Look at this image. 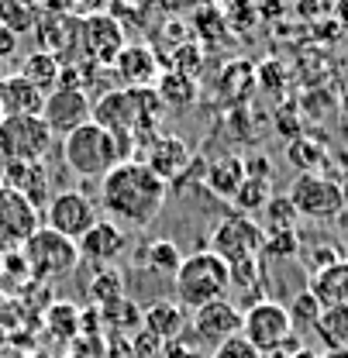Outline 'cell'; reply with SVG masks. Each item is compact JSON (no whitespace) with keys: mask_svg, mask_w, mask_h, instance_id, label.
<instances>
[{"mask_svg":"<svg viewBox=\"0 0 348 358\" xmlns=\"http://www.w3.org/2000/svg\"><path fill=\"white\" fill-rule=\"evenodd\" d=\"M286 313H290V327H293V334H310V331L317 327V320H321L324 307L317 303V296H314L310 289H300V293L286 303Z\"/></svg>","mask_w":348,"mask_h":358,"instance_id":"obj_29","label":"cell"},{"mask_svg":"<svg viewBox=\"0 0 348 358\" xmlns=\"http://www.w3.org/2000/svg\"><path fill=\"white\" fill-rule=\"evenodd\" d=\"M42 52L62 66H83V17L80 14H45L35 24Z\"/></svg>","mask_w":348,"mask_h":358,"instance_id":"obj_12","label":"cell"},{"mask_svg":"<svg viewBox=\"0 0 348 358\" xmlns=\"http://www.w3.org/2000/svg\"><path fill=\"white\" fill-rule=\"evenodd\" d=\"M342 255H338V248L335 245H314V248H307L304 252V266L307 272L314 275V272H321V268H328V266H335Z\"/></svg>","mask_w":348,"mask_h":358,"instance_id":"obj_39","label":"cell"},{"mask_svg":"<svg viewBox=\"0 0 348 358\" xmlns=\"http://www.w3.org/2000/svg\"><path fill=\"white\" fill-rule=\"evenodd\" d=\"M97 221H100L97 217V207H93V200H90L83 189H59L48 200V207L42 210L45 227L55 231V234H62V238H69V241H80Z\"/></svg>","mask_w":348,"mask_h":358,"instance_id":"obj_10","label":"cell"},{"mask_svg":"<svg viewBox=\"0 0 348 358\" xmlns=\"http://www.w3.org/2000/svg\"><path fill=\"white\" fill-rule=\"evenodd\" d=\"M242 338H245L259 355L279 352V348L286 345V338H293L286 303H279V300H262V303H252L249 310H242Z\"/></svg>","mask_w":348,"mask_h":358,"instance_id":"obj_8","label":"cell"},{"mask_svg":"<svg viewBox=\"0 0 348 358\" xmlns=\"http://www.w3.org/2000/svg\"><path fill=\"white\" fill-rule=\"evenodd\" d=\"M262 241H265V231L252 217L231 214V217H221L214 224L207 252H214L228 266H238V262H249V259H262Z\"/></svg>","mask_w":348,"mask_h":358,"instance_id":"obj_7","label":"cell"},{"mask_svg":"<svg viewBox=\"0 0 348 358\" xmlns=\"http://www.w3.org/2000/svg\"><path fill=\"white\" fill-rule=\"evenodd\" d=\"M114 7V0H76V14L90 17V14H107Z\"/></svg>","mask_w":348,"mask_h":358,"instance_id":"obj_43","label":"cell"},{"mask_svg":"<svg viewBox=\"0 0 348 358\" xmlns=\"http://www.w3.org/2000/svg\"><path fill=\"white\" fill-rule=\"evenodd\" d=\"M169 200V182L155 176L145 162L125 159L100 179V207L114 224L148 227Z\"/></svg>","mask_w":348,"mask_h":358,"instance_id":"obj_1","label":"cell"},{"mask_svg":"<svg viewBox=\"0 0 348 358\" xmlns=\"http://www.w3.org/2000/svg\"><path fill=\"white\" fill-rule=\"evenodd\" d=\"M4 186L18 189L21 196H28L39 210L48 207V200L55 196L52 189V176L45 169V162H4Z\"/></svg>","mask_w":348,"mask_h":358,"instance_id":"obj_18","label":"cell"},{"mask_svg":"<svg viewBox=\"0 0 348 358\" xmlns=\"http://www.w3.org/2000/svg\"><path fill=\"white\" fill-rule=\"evenodd\" d=\"M21 255H25V262H28V272L39 275V279H62V275H69L73 268L80 266V248H76V241H69V238L48 231L45 224L25 241Z\"/></svg>","mask_w":348,"mask_h":358,"instance_id":"obj_5","label":"cell"},{"mask_svg":"<svg viewBox=\"0 0 348 358\" xmlns=\"http://www.w3.org/2000/svg\"><path fill=\"white\" fill-rule=\"evenodd\" d=\"M45 93L32 87L21 73H4L0 76V110L4 117H28V114H42Z\"/></svg>","mask_w":348,"mask_h":358,"instance_id":"obj_20","label":"cell"},{"mask_svg":"<svg viewBox=\"0 0 348 358\" xmlns=\"http://www.w3.org/2000/svg\"><path fill=\"white\" fill-rule=\"evenodd\" d=\"M169 69L190 76V80H200V69H204V52H200V45H193V42L176 45L173 52H169Z\"/></svg>","mask_w":348,"mask_h":358,"instance_id":"obj_35","label":"cell"},{"mask_svg":"<svg viewBox=\"0 0 348 358\" xmlns=\"http://www.w3.org/2000/svg\"><path fill=\"white\" fill-rule=\"evenodd\" d=\"M186 310L176 303V300H155V303H148L145 310H141V327L148 331V334H155L162 345H169V341H179L183 334H186Z\"/></svg>","mask_w":348,"mask_h":358,"instance_id":"obj_21","label":"cell"},{"mask_svg":"<svg viewBox=\"0 0 348 358\" xmlns=\"http://www.w3.org/2000/svg\"><path fill=\"white\" fill-rule=\"evenodd\" d=\"M128 341H131V358H162V352H166V345L155 334H148L145 327L134 331Z\"/></svg>","mask_w":348,"mask_h":358,"instance_id":"obj_38","label":"cell"},{"mask_svg":"<svg viewBox=\"0 0 348 358\" xmlns=\"http://www.w3.org/2000/svg\"><path fill=\"white\" fill-rule=\"evenodd\" d=\"M128 245L125 227L114 221H97L87 234L76 241L80 248V262H93V266H111Z\"/></svg>","mask_w":348,"mask_h":358,"instance_id":"obj_19","label":"cell"},{"mask_svg":"<svg viewBox=\"0 0 348 358\" xmlns=\"http://www.w3.org/2000/svg\"><path fill=\"white\" fill-rule=\"evenodd\" d=\"M100 310H104V320H107V324H114L118 334L141 331V307L131 303L128 296H121V300H114V303H107V307H100Z\"/></svg>","mask_w":348,"mask_h":358,"instance_id":"obj_33","label":"cell"},{"mask_svg":"<svg viewBox=\"0 0 348 358\" xmlns=\"http://www.w3.org/2000/svg\"><path fill=\"white\" fill-rule=\"evenodd\" d=\"M307 289L317 296V303L328 310V307H348V262L338 259L335 266L321 268L310 275Z\"/></svg>","mask_w":348,"mask_h":358,"instance_id":"obj_22","label":"cell"},{"mask_svg":"<svg viewBox=\"0 0 348 358\" xmlns=\"http://www.w3.org/2000/svg\"><path fill=\"white\" fill-rule=\"evenodd\" d=\"M249 90H256V66H252V62L238 59V62L224 66V73H221V93H224V96L245 100Z\"/></svg>","mask_w":348,"mask_h":358,"instance_id":"obj_30","label":"cell"},{"mask_svg":"<svg viewBox=\"0 0 348 358\" xmlns=\"http://www.w3.org/2000/svg\"><path fill=\"white\" fill-rule=\"evenodd\" d=\"M14 52H18V35H14L11 28L0 24V62H7Z\"/></svg>","mask_w":348,"mask_h":358,"instance_id":"obj_44","label":"cell"},{"mask_svg":"<svg viewBox=\"0 0 348 358\" xmlns=\"http://www.w3.org/2000/svg\"><path fill=\"white\" fill-rule=\"evenodd\" d=\"M90 300L97 303V307H107V303H114V300H121L125 296V275L118 272V268L104 266L97 275H93V282H90Z\"/></svg>","mask_w":348,"mask_h":358,"instance_id":"obj_31","label":"cell"},{"mask_svg":"<svg viewBox=\"0 0 348 358\" xmlns=\"http://www.w3.org/2000/svg\"><path fill=\"white\" fill-rule=\"evenodd\" d=\"M0 76H4V62H0Z\"/></svg>","mask_w":348,"mask_h":358,"instance_id":"obj_52","label":"cell"},{"mask_svg":"<svg viewBox=\"0 0 348 358\" xmlns=\"http://www.w3.org/2000/svg\"><path fill=\"white\" fill-rule=\"evenodd\" d=\"M338 186H342V203H345V214H348V176L342 179V182H338Z\"/></svg>","mask_w":348,"mask_h":358,"instance_id":"obj_48","label":"cell"},{"mask_svg":"<svg viewBox=\"0 0 348 358\" xmlns=\"http://www.w3.org/2000/svg\"><path fill=\"white\" fill-rule=\"evenodd\" d=\"M342 124H345V131H348V90L342 93Z\"/></svg>","mask_w":348,"mask_h":358,"instance_id":"obj_46","label":"cell"},{"mask_svg":"<svg viewBox=\"0 0 348 358\" xmlns=\"http://www.w3.org/2000/svg\"><path fill=\"white\" fill-rule=\"evenodd\" d=\"M211 358H262L242 334H235V338H228L224 345H218L214 352H211Z\"/></svg>","mask_w":348,"mask_h":358,"instance_id":"obj_40","label":"cell"},{"mask_svg":"<svg viewBox=\"0 0 348 358\" xmlns=\"http://www.w3.org/2000/svg\"><path fill=\"white\" fill-rule=\"evenodd\" d=\"M324 358H348V352H328Z\"/></svg>","mask_w":348,"mask_h":358,"instance_id":"obj_50","label":"cell"},{"mask_svg":"<svg viewBox=\"0 0 348 358\" xmlns=\"http://www.w3.org/2000/svg\"><path fill=\"white\" fill-rule=\"evenodd\" d=\"M114 73L128 90H152L162 76V66H159L155 48H148L141 42H128L121 48L118 62H114Z\"/></svg>","mask_w":348,"mask_h":358,"instance_id":"obj_17","label":"cell"},{"mask_svg":"<svg viewBox=\"0 0 348 358\" xmlns=\"http://www.w3.org/2000/svg\"><path fill=\"white\" fill-rule=\"evenodd\" d=\"M138 114H141V100H138V90H107L100 100H93V124H100L104 131H111L121 148H125V159H131V134L138 128Z\"/></svg>","mask_w":348,"mask_h":358,"instance_id":"obj_11","label":"cell"},{"mask_svg":"<svg viewBox=\"0 0 348 358\" xmlns=\"http://www.w3.org/2000/svg\"><path fill=\"white\" fill-rule=\"evenodd\" d=\"M162 358H200V352H197V345H190L186 334H183L179 341H169V345H166Z\"/></svg>","mask_w":348,"mask_h":358,"instance_id":"obj_41","label":"cell"},{"mask_svg":"<svg viewBox=\"0 0 348 358\" xmlns=\"http://www.w3.org/2000/svg\"><path fill=\"white\" fill-rule=\"evenodd\" d=\"M245 179H249L245 159H238V155H224L214 166H207V173H204L207 189H211L214 196H221V200H235V193L242 189Z\"/></svg>","mask_w":348,"mask_h":358,"instance_id":"obj_23","label":"cell"},{"mask_svg":"<svg viewBox=\"0 0 348 358\" xmlns=\"http://www.w3.org/2000/svg\"><path fill=\"white\" fill-rule=\"evenodd\" d=\"M269 196H272V182H265V179H245L231 203L249 217V214H256V210H262L269 203Z\"/></svg>","mask_w":348,"mask_h":358,"instance_id":"obj_34","label":"cell"},{"mask_svg":"<svg viewBox=\"0 0 348 358\" xmlns=\"http://www.w3.org/2000/svg\"><path fill=\"white\" fill-rule=\"evenodd\" d=\"M173 289H176V303L183 310H200L207 303L228 300L231 293V268L228 262H221L214 252H193L183 259V266L176 268L173 275Z\"/></svg>","mask_w":348,"mask_h":358,"instance_id":"obj_2","label":"cell"},{"mask_svg":"<svg viewBox=\"0 0 348 358\" xmlns=\"http://www.w3.org/2000/svg\"><path fill=\"white\" fill-rule=\"evenodd\" d=\"M42 121L52 128V134L66 138L73 134L76 128H83L93 121V100H90L87 90H52L45 96V107H42Z\"/></svg>","mask_w":348,"mask_h":358,"instance_id":"obj_15","label":"cell"},{"mask_svg":"<svg viewBox=\"0 0 348 358\" xmlns=\"http://www.w3.org/2000/svg\"><path fill=\"white\" fill-rule=\"evenodd\" d=\"M52 148H55V134L42 121V114L0 121V159L4 162H45Z\"/></svg>","mask_w":348,"mask_h":358,"instance_id":"obj_4","label":"cell"},{"mask_svg":"<svg viewBox=\"0 0 348 358\" xmlns=\"http://www.w3.org/2000/svg\"><path fill=\"white\" fill-rule=\"evenodd\" d=\"M297 221H300V214H297V207L290 203V196H286V193H272L269 203L262 207L259 227L265 234H279V231H297Z\"/></svg>","mask_w":348,"mask_h":358,"instance_id":"obj_28","label":"cell"},{"mask_svg":"<svg viewBox=\"0 0 348 358\" xmlns=\"http://www.w3.org/2000/svg\"><path fill=\"white\" fill-rule=\"evenodd\" d=\"M0 121H4V110H0Z\"/></svg>","mask_w":348,"mask_h":358,"instance_id":"obj_53","label":"cell"},{"mask_svg":"<svg viewBox=\"0 0 348 358\" xmlns=\"http://www.w3.org/2000/svg\"><path fill=\"white\" fill-rule=\"evenodd\" d=\"M152 90L159 93V100H162L166 110H186L197 100V80H190L183 73H173V69H166Z\"/></svg>","mask_w":348,"mask_h":358,"instance_id":"obj_26","label":"cell"},{"mask_svg":"<svg viewBox=\"0 0 348 358\" xmlns=\"http://www.w3.org/2000/svg\"><path fill=\"white\" fill-rule=\"evenodd\" d=\"M314 334L324 341L328 352H348V307H328L321 313Z\"/></svg>","mask_w":348,"mask_h":358,"instance_id":"obj_27","label":"cell"},{"mask_svg":"<svg viewBox=\"0 0 348 358\" xmlns=\"http://www.w3.org/2000/svg\"><path fill=\"white\" fill-rule=\"evenodd\" d=\"M128 45L125 24L107 10V14H90L83 17V59L97 69H114L121 48Z\"/></svg>","mask_w":348,"mask_h":358,"instance_id":"obj_14","label":"cell"},{"mask_svg":"<svg viewBox=\"0 0 348 358\" xmlns=\"http://www.w3.org/2000/svg\"><path fill=\"white\" fill-rule=\"evenodd\" d=\"M0 24L11 28L14 35L35 31V24H39V7H35L32 0H4V7H0Z\"/></svg>","mask_w":348,"mask_h":358,"instance_id":"obj_32","label":"cell"},{"mask_svg":"<svg viewBox=\"0 0 348 358\" xmlns=\"http://www.w3.org/2000/svg\"><path fill=\"white\" fill-rule=\"evenodd\" d=\"M262 358H290L286 352H269V355H262Z\"/></svg>","mask_w":348,"mask_h":358,"instance_id":"obj_49","label":"cell"},{"mask_svg":"<svg viewBox=\"0 0 348 358\" xmlns=\"http://www.w3.org/2000/svg\"><path fill=\"white\" fill-rule=\"evenodd\" d=\"M262 255H265V259H293V255H300V234H297V231L265 234Z\"/></svg>","mask_w":348,"mask_h":358,"instance_id":"obj_37","label":"cell"},{"mask_svg":"<svg viewBox=\"0 0 348 358\" xmlns=\"http://www.w3.org/2000/svg\"><path fill=\"white\" fill-rule=\"evenodd\" d=\"M21 76H25L32 87H39L45 96H48L52 90H59L62 62H59L55 55L42 52V48H35V52H28V55H25V62H21Z\"/></svg>","mask_w":348,"mask_h":358,"instance_id":"obj_24","label":"cell"},{"mask_svg":"<svg viewBox=\"0 0 348 358\" xmlns=\"http://www.w3.org/2000/svg\"><path fill=\"white\" fill-rule=\"evenodd\" d=\"M45 14H76V0H39Z\"/></svg>","mask_w":348,"mask_h":358,"instance_id":"obj_45","label":"cell"},{"mask_svg":"<svg viewBox=\"0 0 348 358\" xmlns=\"http://www.w3.org/2000/svg\"><path fill=\"white\" fill-rule=\"evenodd\" d=\"M290 203L297 207V214L307 221H338L345 217V203H342V186L338 179L321 176V173H300L290 182Z\"/></svg>","mask_w":348,"mask_h":358,"instance_id":"obj_6","label":"cell"},{"mask_svg":"<svg viewBox=\"0 0 348 358\" xmlns=\"http://www.w3.org/2000/svg\"><path fill=\"white\" fill-rule=\"evenodd\" d=\"M338 255H342V259L348 262V238H345V245H342V252H338Z\"/></svg>","mask_w":348,"mask_h":358,"instance_id":"obj_51","label":"cell"},{"mask_svg":"<svg viewBox=\"0 0 348 358\" xmlns=\"http://www.w3.org/2000/svg\"><path fill=\"white\" fill-rule=\"evenodd\" d=\"M286 155H290V162L300 169V173H314V166H321V159H324V148L314 141V138H293L290 141V148H286Z\"/></svg>","mask_w":348,"mask_h":358,"instance_id":"obj_36","label":"cell"},{"mask_svg":"<svg viewBox=\"0 0 348 358\" xmlns=\"http://www.w3.org/2000/svg\"><path fill=\"white\" fill-rule=\"evenodd\" d=\"M114 3H121V7H128V10H138L145 0H114Z\"/></svg>","mask_w":348,"mask_h":358,"instance_id":"obj_47","label":"cell"},{"mask_svg":"<svg viewBox=\"0 0 348 358\" xmlns=\"http://www.w3.org/2000/svg\"><path fill=\"white\" fill-rule=\"evenodd\" d=\"M235 334H242V310L231 300H218V303H207V307L190 313V338L186 341L197 348L214 352L218 345H224Z\"/></svg>","mask_w":348,"mask_h":358,"instance_id":"obj_13","label":"cell"},{"mask_svg":"<svg viewBox=\"0 0 348 358\" xmlns=\"http://www.w3.org/2000/svg\"><path fill=\"white\" fill-rule=\"evenodd\" d=\"M145 262L148 272H155L159 279H169L173 282L176 268L183 266V255H179V248H176L173 238H155V241H148L145 248H141V255H138V266Z\"/></svg>","mask_w":348,"mask_h":358,"instance_id":"obj_25","label":"cell"},{"mask_svg":"<svg viewBox=\"0 0 348 358\" xmlns=\"http://www.w3.org/2000/svg\"><path fill=\"white\" fill-rule=\"evenodd\" d=\"M138 162H145L162 182L173 186V182H179V176L190 169L193 155H190V145H186L179 134L162 131L145 145V159H138Z\"/></svg>","mask_w":348,"mask_h":358,"instance_id":"obj_16","label":"cell"},{"mask_svg":"<svg viewBox=\"0 0 348 358\" xmlns=\"http://www.w3.org/2000/svg\"><path fill=\"white\" fill-rule=\"evenodd\" d=\"M62 159L66 166L83 179H104L118 162H125V148L111 131L100 124H83L62 138Z\"/></svg>","mask_w":348,"mask_h":358,"instance_id":"obj_3","label":"cell"},{"mask_svg":"<svg viewBox=\"0 0 348 358\" xmlns=\"http://www.w3.org/2000/svg\"><path fill=\"white\" fill-rule=\"evenodd\" d=\"M245 173H249V179H265V182H272V166H269L265 155L249 159V162H245Z\"/></svg>","mask_w":348,"mask_h":358,"instance_id":"obj_42","label":"cell"},{"mask_svg":"<svg viewBox=\"0 0 348 358\" xmlns=\"http://www.w3.org/2000/svg\"><path fill=\"white\" fill-rule=\"evenodd\" d=\"M39 227H42V210L28 196L0 182V255L21 252Z\"/></svg>","mask_w":348,"mask_h":358,"instance_id":"obj_9","label":"cell"}]
</instances>
